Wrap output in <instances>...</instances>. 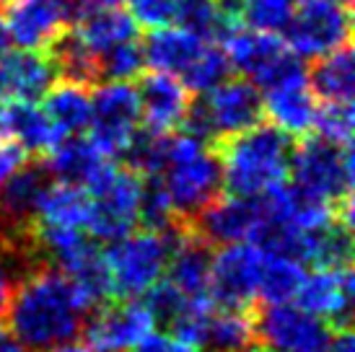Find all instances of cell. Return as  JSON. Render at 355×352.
Wrapping results in <instances>:
<instances>
[{
	"label": "cell",
	"instance_id": "ab89813d",
	"mask_svg": "<svg viewBox=\"0 0 355 352\" xmlns=\"http://www.w3.org/2000/svg\"><path fill=\"white\" fill-rule=\"evenodd\" d=\"M324 352H355L353 329L350 326H337V329H332Z\"/></svg>",
	"mask_w": 355,
	"mask_h": 352
},
{
	"label": "cell",
	"instance_id": "7a4b0ae2",
	"mask_svg": "<svg viewBox=\"0 0 355 352\" xmlns=\"http://www.w3.org/2000/svg\"><path fill=\"white\" fill-rule=\"evenodd\" d=\"M296 140L270 122L213 146L220 161L223 192L234 197L265 195L286 184Z\"/></svg>",
	"mask_w": 355,
	"mask_h": 352
},
{
	"label": "cell",
	"instance_id": "8992f818",
	"mask_svg": "<svg viewBox=\"0 0 355 352\" xmlns=\"http://www.w3.org/2000/svg\"><path fill=\"white\" fill-rule=\"evenodd\" d=\"M187 223H179L164 234L156 231H132L112 241L104 252L112 277V293L114 298H143L150 288L164 277L166 262L171 254V246L179 238L182 228Z\"/></svg>",
	"mask_w": 355,
	"mask_h": 352
},
{
	"label": "cell",
	"instance_id": "60d3db41",
	"mask_svg": "<svg viewBox=\"0 0 355 352\" xmlns=\"http://www.w3.org/2000/svg\"><path fill=\"white\" fill-rule=\"evenodd\" d=\"M13 283H16V277H13V272H10V267L0 259V322L6 319V311H8V301H10V293H13Z\"/></svg>",
	"mask_w": 355,
	"mask_h": 352
},
{
	"label": "cell",
	"instance_id": "3957f363",
	"mask_svg": "<svg viewBox=\"0 0 355 352\" xmlns=\"http://www.w3.org/2000/svg\"><path fill=\"white\" fill-rule=\"evenodd\" d=\"M259 122H265L262 91L252 80L228 76L216 88L192 96L179 132L205 146H216L226 137L257 127Z\"/></svg>",
	"mask_w": 355,
	"mask_h": 352
},
{
	"label": "cell",
	"instance_id": "e575fe53",
	"mask_svg": "<svg viewBox=\"0 0 355 352\" xmlns=\"http://www.w3.org/2000/svg\"><path fill=\"white\" fill-rule=\"evenodd\" d=\"M296 6L298 0H244L241 21L254 31L283 34Z\"/></svg>",
	"mask_w": 355,
	"mask_h": 352
},
{
	"label": "cell",
	"instance_id": "2e32d148",
	"mask_svg": "<svg viewBox=\"0 0 355 352\" xmlns=\"http://www.w3.org/2000/svg\"><path fill=\"white\" fill-rule=\"evenodd\" d=\"M353 270H314L311 274H304L301 288L296 293V306L304 311L319 316L332 329L350 326L353 313Z\"/></svg>",
	"mask_w": 355,
	"mask_h": 352
},
{
	"label": "cell",
	"instance_id": "e0dca14e",
	"mask_svg": "<svg viewBox=\"0 0 355 352\" xmlns=\"http://www.w3.org/2000/svg\"><path fill=\"white\" fill-rule=\"evenodd\" d=\"M135 94H138L140 119L146 122L143 127L153 132H177L192 101V94L182 86V80L158 70L140 73Z\"/></svg>",
	"mask_w": 355,
	"mask_h": 352
},
{
	"label": "cell",
	"instance_id": "f1b7e54d",
	"mask_svg": "<svg viewBox=\"0 0 355 352\" xmlns=\"http://www.w3.org/2000/svg\"><path fill=\"white\" fill-rule=\"evenodd\" d=\"M37 223L86 231V223H89V192L80 189V186L52 182L40 202Z\"/></svg>",
	"mask_w": 355,
	"mask_h": 352
},
{
	"label": "cell",
	"instance_id": "cb8c5ba5",
	"mask_svg": "<svg viewBox=\"0 0 355 352\" xmlns=\"http://www.w3.org/2000/svg\"><path fill=\"white\" fill-rule=\"evenodd\" d=\"M70 26L78 31L80 37H83V42L96 55L109 47H114V44L138 39L140 34V26L130 16V10H125L122 6H107V3H94Z\"/></svg>",
	"mask_w": 355,
	"mask_h": 352
},
{
	"label": "cell",
	"instance_id": "b9f144b4",
	"mask_svg": "<svg viewBox=\"0 0 355 352\" xmlns=\"http://www.w3.org/2000/svg\"><path fill=\"white\" fill-rule=\"evenodd\" d=\"M216 10L226 21H236L241 24V8H244V0H213Z\"/></svg>",
	"mask_w": 355,
	"mask_h": 352
},
{
	"label": "cell",
	"instance_id": "8fae6325",
	"mask_svg": "<svg viewBox=\"0 0 355 352\" xmlns=\"http://www.w3.org/2000/svg\"><path fill=\"white\" fill-rule=\"evenodd\" d=\"M257 344L275 352H324L332 326L293 303H257L252 308Z\"/></svg>",
	"mask_w": 355,
	"mask_h": 352
},
{
	"label": "cell",
	"instance_id": "74e56055",
	"mask_svg": "<svg viewBox=\"0 0 355 352\" xmlns=\"http://www.w3.org/2000/svg\"><path fill=\"white\" fill-rule=\"evenodd\" d=\"M26 158H29L26 150H24L16 140H10V137H3V140H0V186H3V182H6Z\"/></svg>",
	"mask_w": 355,
	"mask_h": 352
},
{
	"label": "cell",
	"instance_id": "ba28073f",
	"mask_svg": "<svg viewBox=\"0 0 355 352\" xmlns=\"http://www.w3.org/2000/svg\"><path fill=\"white\" fill-rule=\"evenodd\" d=\"M89 223L86 234L99 241H117L138 225L140 176L128 166L109 164L107 171L86 189Z\"/></svg>",
	"mask_w": 355,
	"mask_h": 352
},
{
	"label": "cell",
	"instance_id": "9c48e42d",
	"mask_svg": "<svg viewBox=\"0 0 355 352\" xmlns=\"http://www.w3.org/2000/svg\"><path fill=\"white\" fill-rule=\"evenodd\" d=\"M265 254L254 244L218 246L210 262L207 298L218 308L252 311L259 303V277Z\"/></svg>",
	"mask_w": 355,
	"mask_h": 352
},
{
	"label": "cell",
	"instance_id": "d6986e66",
	"mask_svg": "<svg viewBox=\"0 0 355 352\" xmlns=\"http://www.w3.org/2000/svg\"><path fill=\"white\" fill-rule=\"evenodd\" d=\"M55 80V68L44 52L6 49L0 55V94L8 101H40Z\"/></svg>",
	"mask_w": 355,
	"mask_h": 352
},
{
	"label": "cell",
	"instance_id": "7dc6e473",
	"mask_svg": "<svg viewBox=\"0 0 355 352\" xmlns=\"http://www.w3.org/2000/svg\"><path fill=\"white\" fill-rule=\"evenodd\" d=\"M335 3H340V6H345V8H350V3H353V0H335Z\"/></svg>",
	"mask_w": 355,
	"mask_h": 352
},
{
	"label": "cell",
	"instance_id": "6da1fadb",
	"mask_svg": "<svg viewBox=\"0 0 355 352\" xmlns=\"http://www.w3.org/2000/svg\"><path fill=\"white\" fill-rule=\"evenodd\" d=\"M89 311V301L80 295L76 283L44 264L13 283L6 324L26 350L42 352L76 342Z\"/></svg>",
	"mask_w": 355,
	"mask_h": 352
},
{
	"label": "cell",
	"instance_id": "52a82bcc",
	"mask_svg": "<svg viewBox=\"0 0 355 352\" xmlns=\"http://www.w3.org/2000/svg\"><path fill=\"white\" fill-rule=\"evenodd\" d=\"M218 44L226 52L231 68L252 80L259 91L306 70L301 58L288 49L280 34H265L241 24H231Z\"/></svg>",
	"mask_w": 355,
	"mask_h": 352
},
{
	"label": "cell",
	"instance_id": "ffe728a7",
	"mask_svg": "<svg viewBox=\"0 0 355 352\" xmlns=\"http://www.w3.org/2000/svg\"><path fill=\"white\" fill-rule=\"evenodd\" d=\"M210 262H213V246L200 241L198 236L189 231V225H184L171 246V254H168L166 280L187 295L189 301H210L207 298Z\"/></svg>",
	"mask_w": 355,
	"mask_h": 352
},
{
	"label": "cell",
	"instance_id": "4fadbf2b",
	"mask_svg": "<svg viewBox=\"0 0 355 352\" xmlns=\"http://www.w3.org/2000/svg\"><path fill=\"white\" fill-rule=\"evenodd\" d=\"M153 329V319L140 298H112L89 311L80 334L91 352H132Z\"/></svg>",
	"mask_w": 355,
	"mask_h": 352
},
{
	"label": "cell",
	"instance_id": "ee69618b",
	"mask_svg": "<svg viewBox=\"0 0 355 352\" xmlns=\"http://www.w3.org/2000/svg\"><path fill=\"white\" fill-rule=\"evenodd\" d=\"M10 44V37H8V31H6V24H3V19H0V55L8 49Z\"/></svg>",
	"mask_w": 355,
	"mask_h": 352
},
{
	"label": "cell",
	"instance_id": "7402d4cb",
	"mask_svg": "<svg viewBox=\"0 0 355 352\" xmlns=\"http://www.w3.org/2000/svg\"><path fill=\"white\" fill-rule=\"evenodd\" d=\"M207 44L210 42L200 39L182 26H161V29H150L140 47H143V58L150 70L179 78Z\"/></svg>",
	"mask_w": 355,
	"mask_h": 352
},
{
	"label": "cell",
	"instance_id": "bcb514c9",
	"mask_svg": "<svg viewBox=\"0 0 355 352\" xmlns=\"http://www.w3.org/2000/svg\"><path fill=\"white\" fill-rule=\"evenodd\" d=\"M249 352H275V350H270V347H262V344H254Z\"/></svg>",
	"mask_w": 355,
	"mask_h": 352
},
{
	"label": "cell",
	"instance_id": "4316f807",
	"mask_svg": "<svg viewBox=\"0 0 355 352\" xmlns=\"http://www.w3.org/2000/svg\"><path fill=\"white\" fill-rule=\"evenodd\" d=\"M6 130L29 158H44L60 143L44 109L37 101H8L6 104Z\"/></svg>",
	"mask_w": 355,
	"mask_h": 352
},
{
	"label": "cell",
	"instance_id": "7c38bea8",
	"mask_svg": "<svg viewBox=\"0 0 355 352\" xmlns=\"http://www.w3.org/2000/svg\"><path fill=\"white\" fill-rule=\"evenodd\" d=\"M91 96V143L107 158H119L130 137L140 127L138 94L130 80H109L94 86Z\"/></svg>",
	"mask_w": 355,
	"mask_h": 352
},
{
	"label": "cell",
	"instance_id": "603a6c76",
	"mask_svg": "<svg viewBox=\"0 0 355 352\" xmlns=\"http://www.w3.org/2000/svg\"><path fill=\"white\" fill-rule=\"evenodd\" d=\"M257 344L252 311L210 306L200 326L198 352H249Z\"/></svg>",
	"mask_w": 355,
	"mask_h": 352
},
{
	"label": "cell",
	"instance_id": "1f68e13d",
	"mask_svg": "<svg viewBox=\"0 0 355 352\" xmlns=\"http://www.w3.org/2000/svg\"><path fill=\"white\" fill-rule=\"evenodd\" d=\"M174 24H179L182 29L192 31L195 37L205 42H218L223 39V34L228 31L231 24L236 21H226L216 10L213 0H177V16Z\"/></svg>",
	"mask_w": 355,
	"mask_h": 352
},
{
	"label": "cell",
	"instance_id": "83f0119b",
	"mask_svg": "<svg viewBox=\"0 0 355 352\" xmlns=\"http://www.w3.org/2000/svg\"><path fill=\"white\" fill-rule=\"evenodd\" d=\"M309 88L316 96V101H332V104H347L353 101V49L350 44L327 52L311 62L306 70Z\"/></svg>",
	"mask_w": 355,
	"mask_h": 352
},
{
	"label": "cell",
	"instance_id": "5b68a950",
	"mask_svg": "<svg viewBox=\"0 0 355 352\" xmlns=\"http://www.w3.org/2000/svg\"><path fill=\"white\" fill-rule=\"evenodd\" d=\"M291 184L337 210L353 202V148L319 135L298 137L291 156Z\"/></svg>",
	"mask_w": 355,
	"mask_h": 352
},
{
	"label": "cell",
	"instance_id": "f6af8a7d",
	"mask_svg": "<svg viewBox=\"0 0 355 352\" xmlns=\"http://www.w3.org/2000/svg\"><path fill=\"white\" fill-rule=\"evenodd\" d=\"M8 137V130H6V104H0V140Z\"/></svg>",
	"mask_w": 355,
	"mask_h": 352
},
{
	"label": "cell",
	"instance_id": "f35d334b",
	"mask_svg": "<svg viewBox=\"0 0 355 352\" xmlns=\"http://www.w3.org/2000/svg\"><path fill=\"white\" fill-rule=\"evenodd\" d=\"M132 352H198V350L184 342H179V340H174V337H168V334L150 332Z\"/></svg>",
	"mask_w": 355,
	"mask_h": 352
},
{
	"label": "cell",
	"instance_id": "ac0fdd59",
	"mask_svg": "<svg viewBox=\"0 0 355 352\" xmlns=\"http://www.w3.org/2000/svg\"><path fill=\"white\" fill-rule=\"evenodd\" d=\"M262 107L270 125L280 127L291 137H304L314 132L316 96L309 88L306 70L293 78H286L262 91Z\"/></svg>",
	"mask_w": 355,
	"mask_h": 352
},
{
	"label": "cell",
	"instance_id": "7bdbcfd3",
	"mask_svg": "<svg viewBox=\"0 0 355 352\" xmlns=\"http://www.w3.org/2000/svg\"><path fill=\"white\" fill-rule=\"evenodd\" d=\"M42 352H91L86 344H78V342H65V344H58V347H50V350H42Z\"/></svg>",
	"mask_w": 355,
	"mask_h": 352
},
{
	"label": "cell",
	"instance_id": "30bf717a",
	"mask_svg": "<svg viewBox=\"0 0 355 352\" xmlns=\"http://www.w3.org/2000/svg\"><path fill=\"white\" fill-rule=\"evenodd\" d=\"M350 8L335 0H298L283 42L298 58L316 60L350 44Z\"/></svg>",
	"mask_w": 355,
	"mask_h": 352
},
{
	"label": "cell",
	"instance_id": "9a60e30c",
	"mask_svg": "<svg viewBox=\"0 0 355 352\" xmlns=\"http://www.w3.org/2000/svg\"><path fill=\"white\" fill-rule=\"evenodd\" d=\"M0 19L19 49L44 52L70 26L65 0H0Z\"/></svg>",
	"mask_w": 355,
	"mask_h": 352
},
{
	"label": "cell",
	"instance_id": "5bb4252c",
	"mask_svg": "<svg viewBox=\"0 0 355 352\" xmlns=\"http://www.w3.org/2000/svg\"><path fill=\"white\" fill-rule=\"evenodd\" d=\"M262 218H265L262 195H220L195 215V220L189 223V231L207 246L252 244L257 228L262 225Z\"/></svg>",
	"mask_w": 355,
	"mask_h": 352
},
{
	"label": "cell",
	"instance_id": "277c9868",
	"mask_svg": "<svg viewBox=\"0 0 355 352\" xmlns=\"http://www.w3.org/2000/svg\"><path fill=\"white\" fill-rule=\"evenodd\" d=\"M158 176L166 186L179 223L189 225L202 207L223 195L218 153L213 146H205L184 132L168 135L166 164Z\"/></svg>",
	"mask_w": 355,
	"mask_h": 352
},
{
	"label": "cell",
	"instance_id": "d590c367",
	"mask_svg": "<svg viewBox=\"0 0 355 352\" xmlns=\"http://www.w3.org/2000/svg\"><path fill=\"white\" fill-rule=\"evenodd\" d=\"M314 130L316 135L335 143V146H350V140H353V101H347V104L322 101V107L316 109Z\"/></svg>",
	"mask_w": 355,
	"mask_h": 352
},
{
	"label": "cell",
	"instance_id": "d4e9b609",
	"mask_svg": "<svg viewBox=\"0 0 355 352\" xmlns=\"http://www.w3.org/2000/svg\"><path fill=\"white\" fill-rule=\"evenodd\" d=\"M44 55L50 58L58 80L76 83V86H83V88H94L101 83L99 65H96V52L83 42V37L73 26L60 31L58 37L47 44Z\"/></svg>",
	"mask_w": 355,
	"mask_h": 352
},
{
	"label": "cell",
	"instance_id": "4dcf8cb0",
	"mask_svg": "<svg viewBox=\"0 0 355 352\" xmlns=\"http://www.w3.org/2000/svg\"><path fill=\"white\" fill-rule=\"evenodd\" d=\"M143 303H146L150 319H153V326H161L166 334H171L179 324L184 322V316L198 301H189L187 295L177 290L166 277H161L148 293L143 295Z\"/></svg>",
	"mask_w": 355,
	"mask_h": 352
},
{
	"label": "cell",
	"instance_id": "836d02e7",
	"mask_svg": "<svg viewBox=\"0 0 355 352\" xmlns=\"http://www.w3.org/2000/svg\"><path fill=\"white\" fill-rule=\"evenodd\" d=\"M96 65H99L101 83L138 78L140 73H143V68H146L143 47L138 44V39L114 44V47H109L96 55Z\"/></svg>",
	"mask_w": 355,
	"mask_h": 352
},
{
	"label": "cell",
	"instance_id": "8d00e7d4",
	"mask_svg": "<svg viewBox=\"0 0 355 352\" xmlns=\"http://www.w3.org/2000/svg\"><path fill=\"white\" fill-rule=\"evenodd\" d=\"M128 6L135 24L146 29L171 26L177 16V0H130Z\"/></svg>",
	"mask_w": 355,
	"mask_h": 352
},
{
	"label": "cell",
	"instance_id": "d6a6232c",
	"mask_svg": "<svg viewBox=\"0 0 355 352\" xmlns=\"http://www.w3.org/2000/svg\"><path fill=\"white\" fill-rule=\"evenodd\" d=\"M231 70L234 68H231V62H228L223 47L210 42V44L198 55V60L179 76V80H182V86L195 96V94H205L210 88H216L220 80H226L228 76H231Z\"/></svg>",
	"mask_w": 355,
	"mask_h": 352
},
{
	"label": "cell",
	"instance_id": "f546056e",
	"mask_svg": "<svg viewBox=\"0 0 355 352\" xmlns=\"http://www.w3.org/2000/svg\"><path fill=\"white\" fill-rule=\"evenodd\" d=\"M304 274V264L288 256L265 254L259 277V303H291L301 288Z\"/></svg>",
	"mask_w": 355,
	"mask_h": 352
},
{
	"label": "cell",
	"instance_id": "44dd1931",
	"mask_svg": "<svg viewBox=\"0 0 355 352\" xmlns=\"http://www.w3.org/2000/svg\"><path fill=\"white\" fill-rule=\"evenodd\" d=\"M44 164H47L55 182L89 189L107 171V166L112 161L91 140L73 135L60 140L58 146L44 156Z\"/></svg>",
	"mask_w": 355,
	"mask_h": 352
},
{
	"label": "cell",
	"instance_id": "484cf974",
	"mask_svg": "<svg viewBox=\"0 0 355 352\" xmlns=\"http://www.w3.org/2000/svg\"><path fill=\"white\" fill-rule=\"evenodd\" d=\"M40 107L50 119L60 140L73 135H80L89 130L91 119V88L55 80V86L40 98Z\"/></svg>",
	"mask_w": 355,
	"mask_h": 352
}]
</instances>
